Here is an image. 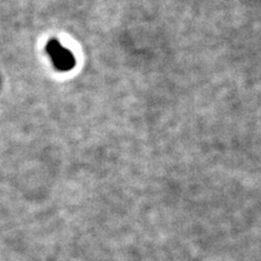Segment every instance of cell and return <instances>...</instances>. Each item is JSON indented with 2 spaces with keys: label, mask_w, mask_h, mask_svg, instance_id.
Here are the masks:
<instances>
[{
  "label": "cell",
  "mask_w": 261,
  "mask_h": 261,
  "mask_svg": "<svg viewBox=\"0 0 261 261\" xmlns=\"http://www.w3.org/2000/svg\"><path fill=\"white\" fill-rule=\"evenodd\" d=\"M46 51H47L48 56L51 57V61L58 71H71L74 67L75 61L71 51L63 47L55 39L48 41L47 45H46Z\"/></svg>",
  "instance_id": "cell-1"
}]
</instances>
